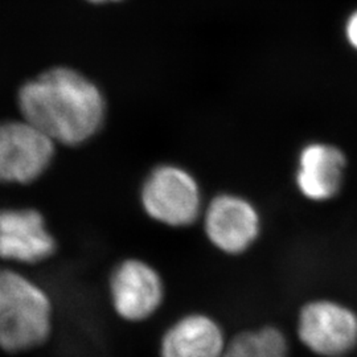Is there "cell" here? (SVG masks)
Masks as SVG:
<instances>
[{
	"label": "cell",
	"mask_w": 357,
	"mask_h": 357,
	"mask_svg": "<svg viewBox=\"0 0 357 357\" xmlns=\"http://www.w3.org/2000/svg\"><path fill=\"white\" fill-rule=\"evenodd\" d=\"M107 290L115 315L131 324L151 319L166 302L162 273L139 257L123 258L112 268Z\"/></svg>",
	"instance_id": "cell-6"
},
{
	"label": "cell",
	"mask_w": 357,
	"mask_h": 357,
	"mask_svg": "<svg viewBox=\"0 0 357 357\" xmlns=\"http://www.w3.org/2000/svg\"><path fill=\"white\" fill-rule=\"evenodd\" d=\"M56 155V143L26 122H0V184L28 185L41 178Z\"/></svg>",
	"instance_id": "cell-7"
},
{
	"label": "cell",
	"mask_w": 357,
	"mask_h": 357,
	"mask_svg": "<svg viewBox=\"0 0 357 357\" xmlns=\"http://www.w3.org/2000/svg\"><path fill=\"white\" fill-rule=\"evenodd\" d=\"M23 119L56 144L76 147L102 128L106 105L88 78L69 68H53L19 91Z\"/></svg>",
	"instance_id": "cell-1"
},
{
	"label": "cell",
	"mask_w": 357,
	"mask_h": 357,
	"mask_svg": "<svg viewBox=\"0 0 357 357\" xmlns=\"http://www.w3.org/2000/svg\"><path fill=\"white\" fill-rule=\"evenodd\" d=\"M57 250V243L43 213L33 208L0 211V258L23 265L47 261Z\"/></svg>",
	"instance_id": "cell-8"
},
{
	"label": "cell",
	"mask_w": 357,
	"mask_h": 357,
	"mask_svg": "<svg viewBox=\"0 0 357 357\" xmlns=\"http://www.w3.org/2000/svg\"><path fill=\"white\" fill-rule=\"evenodd\" d=\"M229 339L218 320L200 311L178 317L159 340V357H222Z\"/></svg>",
	"instance_id": "cell-10"
},
{
	"label": "cell",
	"mask_w": 357,
	"mask_h": 357,
	"mask_svg": "<svg viewBox=\"0 0 357 357\" xmlns=\"http://www.w3.org/2000/svg\"><path fill=\"white\" fill-rule=\"evenodd\" d=\"M225 354L229 357H291V347L283 330L268 324L234 335Z\"/></svg>",
	"instance_id": "cell-11"
},
{
	"label": "cell",
	"mask_w": 357,
	"mask_h": 357,
	"mask_svg": "<svg viewBox=\"0 0 357 357\" xmlns=\"http://www.w3.org/2000/svg\"><path fill=\"white\" fill-rule=\"evenodd\" d=\"M93 1H103V0H93Z\"/></svg>",
	"instance_id": "cell-13"
},
{
	"label": "cell",
	"mask_w": 357,
	"mask_h": 357,
	"mask_svg": "<svg viewBox=\"0 0 357 357\" xmlns=\"http://www.w3.org/2000/svg\"><path fill=\"white\" fill-rule=\"evenodd\" d=\"M205 238L221 255H246L259 241L264 218L253 200L236 192H220L205 203L202 216Z\"/></svg>",
	"instance_id": "cell-5"
},
{
	"label": "cell",
	"mask_w": 357,
	"mask_h": 357,
	"mask_svg": "<svg viewBox=\"0 0 357 357\" xmlns=\"http://www.w3.org/2000/svg\"><path fill=\"white\" fill-rule=\"evenodd\" d=\"M348 159L344 151L330 143L312 142L298 153L294 184L311 203H330L344 190Z\"/></svg>",
	"instance_id": "cell-9"
},
{
	"label": "cell",
	"mask_w": 357,
	"mask_h": 357,
	"mask_svg": "<svg viewBox=\"0 0 357 357\" xmlns=\"http://www.w3.org/2000/svg\"><path fill=\"white\" fill-rule=\"evenodd\" d=\"M138 202L151 221L171 229L200 222L206 203L199 178L176 163L153 167L142 180Z\"/></svg>",
	"instance_id": "cell-3"
},
{
	"label": "cell",
	"mask_w": 357,
	"mask_h": 357,
	"mask_svg": "<svg viewBox=\"0 0 357 357\" xmlns=\"http://www.w3.org/2000/svg\"><path fill=\"white\" fill-rule=\"evenodd\" d=\"M53 328V305L38 283L0 268V348L20 354L44 344Z\"/></svg>",
	"instance_id": "cell-2"
},
{
	"label": "cell",
	"mask_w": 357,
	"mask_h": 357,
	"mask_svg": "<svg viewBox=\"0 0 357 357\" xmlns=\"http://www.w3.org/2000/svg\"><path fill=\"white\" fill-rule=\"evenodd\" d=\"M222 357H229V356H228V355H227V354H225V355H224V356H222Z\"/></svg>",
	"instance_id": "cell-14"
},
{
	"label": "cell",
	"mask_w": 357,
	"mask_h": 357,
	"mask_svg": "<svg viewBox=\"0 0 357 357\" xmlns=\"http://www.w3.org/2000/svg\"><path fill=\"white\" fill-rule=\"evenodd\" d=\"M299 343L317 357H349L357 351V311L332 298H314L296 315Z\"/></svg>",
	"instance_id": "cell-4"
},
{
	"label": "cell",
	"mask_w": 357,
	"mask_h": 357,
	"mask_svg": "<svg viewBox=\"0 0 357 357\" xmlns=\"http://www.w3.org/2000/svg\"><path fill=\"white\" fill-rule=\"evenodd\" d=\"M347 36L351 44L357 50V13L352 15L347 24Z\"/></svg>",
	"instance_id": "cell-12"
}]
</instances>
